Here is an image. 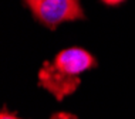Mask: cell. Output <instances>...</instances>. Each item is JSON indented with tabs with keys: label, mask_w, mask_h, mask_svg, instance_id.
<instances>
[{
	"label": "cell",
	"mask_w": 135,
	"mask_h": 119,
	"mask_svg": "<svg viewBox=\"0 0 135 119\" xmlns=\"http://www.w3.org/2000/svg\"><path fill=\"white\" fill-rule=\"evenodd\" d=\"M0 119H21V118L16 116V115L12 113V112H7L6 109H3L2 113H0Z\"/></svg>",
	"instance_id": "277c9868"
},
{
	"label": "cell",
	"mask_w": 135,
	"mask_h": 119,
	"mask_svg": "<svg viewBox=\"0 0 135 119\" xmlns=\"http://www.w3.org/2000/svg\"><path fill=\"white\" fill-rule=\"evenodd\" d=\"M94 67H97V60L93 54L80 47H70L43 63L38 71V85L57 101H63L77 91L81 75Z\"/></svg>",
	"instance_id": "6da1fadb"
},
{
	"label": "cell",
	"mask_w": 135,
	"mask_h": 119,
	"mask_svg": "<svg viewBox=\"0 0 135 119\" xmlns=\"http://www.w3.org/2000/svg\"><path fill=\"white\" fill-rule=\"evenodd\" d=\"M50 119H78V118L73 113H68V112H57V113L51 115Z\"/></svg>",
	"instance_id": "3957f363"
},
{
	"label": "cell",
	"mask_w": 135,
	"mask_h": 119,
	"mask_svg": "<svg viewBox=\"0 0 135 119\" xmlns=\"http://www.w3.org/2000/svg\"><path fill=\"white\" fill-rule=\"evenodd\" d=\"M122 2H125V0H103V3H105L107 6H117L121 4Z\"/></svg>",
	"instance_id": "5b68a950"
},
{
	"label": "cell",
	"mask_w": 135,
	"mask_h": 119,
	"mask_svg": "<svg viewBox=\"0 0 135 119\" xmlns=\"http://www.w3.org/2000/svg\"><path fill=\"white\" fill-rule=\"evenodd\" d=\"M38 23L49 28H57L65 21L84 19L80 0H24Z\"/></svg>",
	"instance_id": "7a4b0ae2"
}]
</instances>
